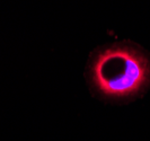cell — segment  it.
<instances>
[{
  "instance_id": "6da1fadb",
  "label": "cell",
  "mask_w": 150,
  "mask_h": 141,
  "mask_svg": "<svg viewBox=\"0 0 150 141\" xmlns=\"http://www.w3.org/2000/svg\"><path fill=\"white\" fill-rule=\"evenodd\" d=\"M91 78L104 96L132 97L150 81V60L132 45H112L96 54L91 66Z\"/></svg>"
}]
</instances>
